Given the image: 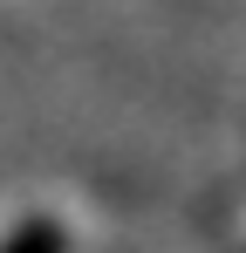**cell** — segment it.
Here are the masks:
<instances>
[{
	"instance_id": "obj_1",
	"label": "cell",
	"mask_w": 246,
	"mask_h": 253,
	"mask_svg": "<svg viewBox=\"0 0 246 253\" xmlns=\"http://www.w3.org/2000/svg\"><path fill=\"white\" fill-rule=\"evenodd\" d=\"M233 253H246V185H240V199H233V240H226Z\"/></svg>"
}]
</instances>
